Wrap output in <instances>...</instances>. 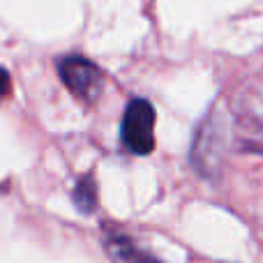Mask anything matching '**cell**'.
Here are the masks:
<instances>
[{
    "label": "cell",
    "mask_w": 263,
    "mask_h": 263,
    "mask_svg": "<svg viewBox=\"0 0 263 263\" xmlns=\"http://www.w3.org/2000/svg\"><path fill=\"white\" fill-rule=\"evenodd\" d=\"M125 145L136 155H150L155 150V106L148 100H132L125 109L123 127Z\"/></svg>",
    "instance_id": "cell-1"
},
{
    "label": "cell",
    "mask_w": 263,
    "mask_h": 263,
    "mask_svg": "<svg viewBox=\"0 0 263 263\" xmlns=\"http://www.w3.org/2000/svg\"><path fill=\"white\" fill-rule=\"evenodd\" d=\"M58 72L72 95L81 97L86 102H95L100 97L104 77H102V69L95 63L79 58V55H69V58H63L58 63Z\"/></svg>",
    "instance_id": "cell-2"
},
{
    "label": "cell",
    "mask_w": 263,
    "mask_h": 263,
    "mask_svg": "<svg viewBox=\"0 0 263 263\" xmlns=\"http://www.w3.org/2000/svg\"><path fill=\"white\" fill-rule=\"evenodd\" d=\"M74 203H77V208L81 210L83 215L92 213V208H95V203H97V187L90 176L81 178V180L77 182V187H74Z\"/></svg>",
    "instance_id": "cell-3"
},
{
    "label": "cell",
    "mask_w": 263,
    "mask_h": 263,
    "mask_svg": "<svg viewBox=\"0 0 263 263\" xmlns=\"http://www.w3.org/2000/svg\"><path fill=\"white\" fill-rule=\"evenodd\" d=\"M111 254H116L123 263H157L153 256L141 254L134 245H129V242H125V240H116L114 245H111Z\"/></svg>",
    "instance_id": "cell-4"
},
{
    "label": "cell",
    "mask_w": 263,
    "mask_h": 263,
    "mask_svg": "<svg viewBox=\"0 0 263 263\" xmlns=\"http://www.w3.org/2000/svg\"><path fill=\"white\" fill-rule=\"evenodd\" d=\"M9 90H12V79H9V72L0 67V100H5V97L9 95Z\"/></svg>",
    "instance_id": "cell-5"
}]
</instances>
